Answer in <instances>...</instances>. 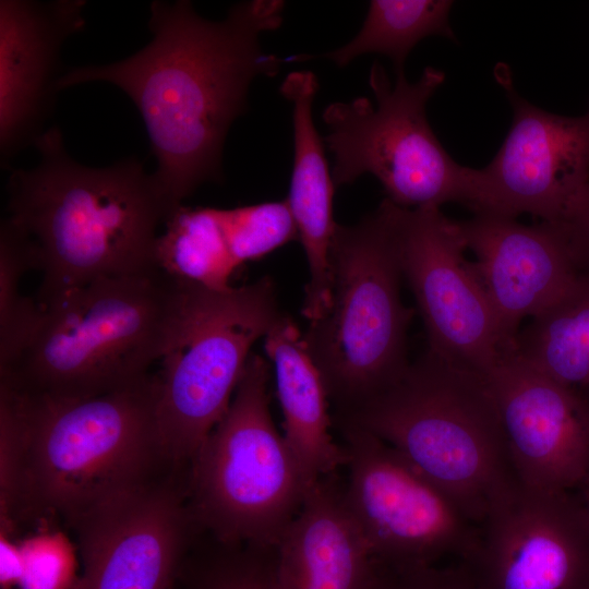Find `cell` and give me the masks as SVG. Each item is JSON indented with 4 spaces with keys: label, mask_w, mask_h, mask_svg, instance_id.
<instances>
[{
    "label": "cell",
    "mask_w": 589,
    "mask_h": 589,
    "mask_svg": "<svg viewBox=\"0 0 589 589\" xmlns=\"http://www.w3.org/2000/svg\"><path fill=\"white\" fill-rule=\"evenodd\" d=\"M397 205L384 199L359 223L337 224L329 249L332 299L303 339L325 384L332 417L347 416L405 372L413 315L400 297Z\"/></svg>",
    "instance_id": "6"
},
{
    "label": "cell",
    "mask_w": 589,
    "mask_h": 589,
    "mask_svg": "<svg viewBox=\"0 0 589 589\" xmlns=\"http://www.w3.org/2000/svg\"><path fill=\"white\" fill-rule=\"evenodd\" d=\"M589 514V478L576 492Z\"/></svg>",
    "instance_id": "31"
},
{
    "label": "cell",
    "mask_w": 589,
    "mask_h": 589,
    "mask_svg": "<svg viewBox=\"0 0 589 589\" xmlns=\"http://www.w3.org/2000/svg\"><path fill=\"white\" fill-rule=\"evenodd\" d=\"M283 314L268 276L223 290L181 283L178 314L155 374L158 436L172 466L189 469L227 412L252 345Z\"/></svg>",
    "instance_id": "8"
},
{
    "label": "cell",
    "mask_w": 589,
    "mask_h": 589,
    "mask_svg": "<svg viewBox=\"0 0 589 589\" xmlns=\"http://www.w3.org/2000/svg\"><path fill=\"white\" fill-rule=\"evenodd\" d=\"M347 453L345 502L374 561L384 566L473 563L480 527L389 444L345 421H333Z\"/></svg>",
    "instance_id": "10"
},
{
    "label": "cell",
    "mask_w": 589,
    "mask_h": 589,
    "mask_svg": "<svg viewBox=\"0 0 589 589\" xmlns=\"http://www.w3.org/2000/svg\"><path fill=\"white\" fill-rule=\"evenodd\" d=\"M580 273L589 274V185L561 224Z\"/></svg>",
    "instance_id": "29"
},
{
    "label": "cell",
    "mask_w": 589,
    "mask_h": 589,
    "mask_svg": "<svg viewBox=\"0 0 589 589\" xmlns=\"http://www.w3.org/2000/svg\"><path fill=\"white\" fill-rule=\"evenodd\" d=\"M35 147L37 165L9 178L7 219L35 245L43 272L37 304L101 277L158 268L157 228L173 207L140 160L81 165L58 128Z\"/></svg>",
    "instance_id": "3"
},
{
    "label": "cell",
    "mask_w": 589,
    "mask_h": 589,
    "mask_svg": "<svg viewBox=\"0 0 589 589\" xmlns=\"http://www.w3.org/2000/svg\"><path fill=\"white\" fill-rule=\"evenodd\" d=\"M181 300V284L159 268L101 277L38 304L37 325L0 382L58 400L129 386L160 360Z\"/></svg>",
    "instance_id": "4"
},
{
    "label": "cell",
    "mask_w": 589,
    "mask_h": 589,
    "mask_svg": "<svg viewBox=\"0 0 589 589\" xmlns=\"http://www.w3.org/2000/svg\"><path fill=\"white\" fill-rule=\"evenodd\" d=\"M317 89V79L309 70L290 72L280 85L281 95L292 106L293 159L287 202L309 265L302 306L309 322L322 317L330 305L329 249L337 225L333 219L336 187L313 120Z\"/></svg>",
    "instance_id": "19"
},
{
    "label": "cell",
    "mask_w": 589,
    "mask_h": 589,
    "mask_svg": "<svg viewBox=\"0 0 589 589\" xmlns=\"http://www.w3.org/2000/svg\"><path fill=\"white\" fill-rule=\"evenodd\" d=\"M264 348L274 364L284 436L311 488L320 478L339 472L347 464L342 444L332 434L334 424L325 384L303 334L290 316L283 314L271 328Z\"/></svg>",
    "instance_id": "20"
},
{
    "label": "cell",
    "mask_w": 589,
    "mask_h": 589,
    "mask_svg": "<svg viewBox=\"0 0 589 589\" xmlns=\"http://www.w3.org/2000/svg\"><path fill=\"white\" fill-rule=\"evenodd\" d=\"M155 374L95 397L58 400L0 382V521L64 525L173 466L157 430Z\"/></svg>",
    "instance_id": "2"
},
{
    "label": "cell",
    "mask_w": 589,
    "mask_h": 589,
    "mask_svg": "<svg viewBox=\"0 0 589 589\" xmlns=\"http://www.w3.org/2000/svg\"><path fill=\"white\" fill-rule=\"evenodd\" d=\"M484 375L516 478L536 489L577 492L589 478V398L514 351Z\"/></svg>",
    "instance_id": "15"
},
{
    "label": "cell",
    "mask_w": 589,
    "mask_h": 589,
    "mask_svg": "<svg viewBox=\"0 0 589 589\" xmlns=\"http://www.w3.org/2000/svg\"><path fill=\"white\" fill-rule=\"evenodd\" d=\"M155 247L156 266L170 278L214 290L228 287L238 268L221 209L180 204L166 218Z\"/></svg>",
    "instance_id": "22"
},
{
    "label": "cell",
    "mask_w": 589,
    "mask_h": 589,
    "mask_svg": "<svg viewBox=\"0 0 589 589\" xmlns=\"http://www.w3.org/2000/svg\"><path fill=\"white\" fill-rule=\"evenodd\" d=\"M454 2L448 0H373L362 27L346 45L320 57L346 67L366 53L388 57L395 72L404 71L410 51L422 39L440 35L455 39L449 25Z\"/></svg>",
    "instance_id": "23"
},
{
    "label": "cell",
    "mask_w": 589,
    "mask_h": 589,
    "mask_svg": "<svg viewBox=\"0 0 589 589\" xmlns=\"http://www.w3.org/2000/svg\"><path fill=\"white\" fill-rule=\"evenodd\" d=\"M276 563L277 546L227 543L201 532L178 580L183 589H276Z\"/></svg>",
    "instance_id": "24"
},
{
    "label": "cell",
    "mask_w": 589,
    "mask_h": 589,
    "mask_svg": "<svg viewBox=\"0 0 589 589\" xmlns=\"http://www.w3.org/2000/svg\"><path fill=\"white\" fill-rule=\"evenodd\" d=\"M471 564L483 589H589V514L576 492L517 478L491 502Z\"/></svg>",
    "instance_id": "14"
},
{
    "label": "cell",
    "mask_w": 589,
    "mask_h": 589,
    "mask_svg": "<svg viewBox=\"0 0 589 589\" xmlns=\"http://www.w3.org/2000/svg\"><path fill=\"white\" fill-rule=\"evenodd\" d=\"M70 589H85L84 581L81 576L76 578Z\"/></svg>",
    "instance_id": "32"
},
{
    "label": "cell",
    "mask_w": 589,
    "mask_h": 589,
    "mask_svg": "<svg viewBox=\"0 0 589 589\" xmlns=\"http://www.w3.org/2000/svg\"><path fill=\"white\" fill-rule=\"evenodd\" d=\"M188 472L169 468L65 524L85 589H175L201 531L188 503Z\"/></svg>",
    "instance_id": "11"
},
{
    "label": "cell",
    "mask_w": 589,
    "mask_h": 589,
    "mask_svg": "<svg viewBox=\"0 0 589 589\" xmlns=\"http://www.w3.org/2000/svg\"><path fill=\"white\" fill-rule=\"evenodd\" d=\"M496 81L513 107L510 129L488 166L472 168L468 207L474 214H529L564 223L589 185V107L579 117L548 112L518 95L510 71Z\"/></svg>",
    "instance_id": "13"
},
{
    "label": "cell",
    "mask_w": 589,
    "mask_h": 589,
    "mask_svg": "<svg viewBox=\"0 0 589 589\" xmlns=\"http://www.w3.org/2000/svg\"><path fill=\"white\" fill-rule=\"evenodd\" d=\"M444 81L443 71L426 67L416 82L399 71L392 83L375 62L369 74L375 105L363 96L328 105L324 142L334 157L335 187L371 173L386 199L404 208L468 205L472 168L450 157L426 118V104Z\"/></svg>",
    "instance_id": "9"
},
{
    "label": "cell",
    "mask_w": 589,
    "mask_h": 589,
    "mask_svg": "<svg viewBox=\"0 0 589 589\" xmlns=\"http://www.w3.org/2000/svg\"><path fill=\"white\" fill-rule=\"evenodd\" d=\"M374 561L339 472L320 478L277 545L276 589H370Z\"/></svg>",
    "instance_id": "18"
},
{
    "label": "cell",
    "mask_w": 589,
    "mask_h": 589,
    "mask_svg": "<svg viewBox=\"0 0 589 589\" xmlns=\"http://www.w3.org/2000/svg\"><path fill=\"white\" fill-rule=\"evenodd\" d=\"M402 277L413 292L428 350L485 374L513 351L505 340L473 262L466 259L459 221L440 207L396 208Z\"/></svg>",
    "instance_id": "12"
},
{
    "label": "cell",
    "mask_w": 589,
    "mask_h": 589,
    "mask_svg": "<svg viewBox=\"0 0 589 589\" xmlns=\"http://www.w3.org/2000/svg\"><path fill=\"white\" fill-rule=\"evenodd\" d=\"M333 421L389 444L479 526L516 479L485 375L430 350L385 390Z\"/></svg>",
    "instance_id": "5"
},
{
    "label": "cell",
    "mask_w": 589,
    "mask_h": 589,
    "mask_svg": "<svg viewBox=\"0 0 589 589\" xmlns=\"http://www.w3.org/2000/svg\"><path fill=\"white\" fill-rule=\"evenodd\" d=\"M514 352L572 389L589 390V274L580 273L519 330Z\"/></svg>",
    "instance_id": "21"
},
{
    "label": "cell",
    "mask_w": 589,
    "mask_h": 589,
    "mask_svg": "<svg viewBox=\"0 0 589 589\" xmlns=\"http://www.w3.org/2000/svg\"><path fill=\"white\" fill-rule=\"evenodd\" d=\"M268 380V363L251 354L227 412L189 467L191 514L223 542L277 546L310 489L273 421Z\"/></svg>",
    "instance_id": "7"
},
{
    "label": "cell",
    "mask_w": 589,
    "mask_h": 589,
    "mask_svg": "<svg viewBox=\"0 0 589 589\" xmlns=\"http://www.w3.org/2000/svg\"><path fill=\"white\" fill-rule=\"evenodd\" d=\"M370 589H483L469 563L390 567L376 563V575Z\"/></svg>",
    "instance_id": "28"
},
{
    "label": "cell",
    "mask_w": 589,
    "mask_h": 589,
    "mask_svg": "<svg viewBox=\"0 0 589 589\" xmlns=\"http://www.w3.org/2000/svg\"><path fill=\"white\" fill-rule=\"evenodd\" d=\"M221 218L235 263L256 261L290 241L299 240L287 200L221 209Z\"/></svg>",
    "instance_id": "26"
},
{
    "label": "cell",
    "mask_w": 589,
    "mask_h": 589,
    "mask_svg": "<svg viewBox=\"0 0 589 589\" xmlns=\"http://www.w3.org/2000/svg\"><path fill=\"white\" fill-rule=\"evenodd\" d=\"M284 9V1L251 0L209 21L190 1H154L145 47L117 62L73 68L58 89L100 81L132 99L157 160L153 175L175 208L204 182L221 180L225 140L247 110L251 83L277 75L286 61L260 44L281 25Z\"/></svg>",
    "instance_id": "1"
},
{
    "label": "cell",
    "mask_w": 589,
    "mask_h": 589,
    "mask_svg": "<svg viewBox=\"0 0 589 589\" xmlns=\"http://www.w3.org/2000/svg\"><path fill=\"white\" fill-rule=\"evenodd\" d=\"M586 396L589 398V390H588V393L586 394Z\"/></svg>",
    "instance_id": "33"
},
{
    "label": "cell",
    "mask_w": 589,
    "mask_h": 589,
    "mask_svg": "<svg viewBox=\"0 0 589 589\" xmlns=\"http://www.w3.org/2000/svg\"><path fill=\"white\" fill-rule=\"evenodd\" d=\"M32 268H39L33 242L5 218L0 228V369L19 354L39 318V305L19 291Z\"/></svg>",
    "instance_id": "25"
},
{
    "label": "cell",
    "mask_w": 589,
    "mask_h": 589,
    "mask_svg": "<svg viewBox=\"0 0 589 589\" xmlns=\"http://www.w3.org/2000/svg\"><path fill=\"white\" fill-rule=\"evenodd\" d=\"M0 582L3 589L19 586L24 574V558L20 544L13 539L0 533Z\"/></svg>",
    "instance_id": "30"
},
{
    "label": "cell",
    "mask_w": 589,
    "mask_h": 589,
    "mask_svg": "<svg viewBox=\"0 0 589 589\" xmlns=\"http://www.w3.org/2000/svg\"><path fill=\"white\" fill-rule=\"evenodd\" d=\"M82 0L0 1V154L36 146L59 92L60 50L85 24Z\"/></svg>",
    "instance_id": "16"
},
{
    "label": "cell",
    "mask_w": 589,
    "mask_h": 589,
    "mask_svg": "<svg viewBox=\"0 0 589 589\" xmlns=\"http://www.w3.org/2000/svg\"><path fill=\"white\" fill-rule=\"evenodd\" d=\"M20 548L24 558L20 589H70L76 580L73 553L61 534H37Z\"/></svg>",
    "instance_id": "27"
},
{
    "label": "cell",
    "mask_w": 589,
    "mask_h": 589,
    "mask_svg": "<svg viewBox=\"0 0 589 589\" xmlns=\"http://www.w3.org/2000/svg\"><path fill=\"white\" fill-rule=\"evenodd\" d=\"M478 276L513 348L519 325L537 315L580 274L561 224L522 225L516 218L474 214L459 221Z\"/></svg>",
    "instance_id": "17"
}]
</instances>
